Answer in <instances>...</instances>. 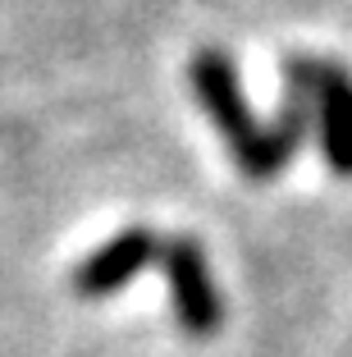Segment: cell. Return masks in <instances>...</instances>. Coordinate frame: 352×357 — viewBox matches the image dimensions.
<instances>
[{
	"mask_svg": "<svg viewBox=\"0 0 352 357\" xmlns=\"http://www.w3.org/2000/svg\"><path fill=\"white\" fill-rule=\"evenodd\" d=\"M155 257H160V234L146 229V225H133V229L114 234L110 243H101V248L73 271V289L83 298H110V294H119L128 280H137Z\"/></svg>",
	"mask_w": 352,
	"mask_h": 357,
	"instance_id": "4",
	"label": "cell"
},
{
	"mask_svg": "<svg viewBox=\"0 0 352 357\" xmlns=\"http://www.w3.org/2000/svg\"><path fill=\"white\" fill-rule=\"evenodd\" d=\"M155 266L169 275L178 326H183L192 339L215 335L224 307H220V294H215V284H211L201 243H197V238H183V234H174V238H160V257H155Z\"/></svg>",
	"mask_w": 352,
	"mask_h": 357,
	"instance_id": "3",
	"label": "cell"
},
{
	"mask_svg": "<svg viewBox=\"0 0 352 357\" xmlns=\"http://www.w3.org/2000/svg\"><path fill=\"white\" fill-rule=\"evenodd\" d=\"M284 74H289V83H298L302 92L311 96V105H316L325 165L348 178L352 174V74L343 64L311 60V55H293V60L284 64Z\"/></svg>",
	"mask_w": 352,
	"mask_h": 357,
	"instance_id": "2",
	"label": "cell"
},
{
	"mask_svg": "<svg viewBox=\"0 0 352 357\" xmlns=\"http://www.w3.org/2000/svg\"><path fill=\"white\" fill-rule=\"evenodd\" d=\"M316 119V105L311 96L302 92L298 83H289V101H284L280 119L270 128H261V147H257V160H252L247 174L252 178H275L284 165L293 160V151L302 147V137H307V124Z\"/></svg>",
	"mask_w": 352,
	"mask_h": 357,
	"instance_id": "5",
	"label": "cell"
},
{
	"mask_svg": "<svg viewBox=\"0 0 352 357\" xmlns=\"http://www.w3.org/2000/svg\"><path fill=\"white\" fill-rule=\"evenodd\" d=\"M188 78H192V92H197V101L206 105V115L215 119L220 137L229 142L234 160H238L243 174H247L252 160H257V147H261V124L252 119L247 101H243L238 64L229 60L220 46H206V51L192 55V64H188Z\"/></svg>",
	"mask_w": 352,
	"mask_h": 357,
	"instance_id": "1",
	"label": "cell"
}]
</instances>
